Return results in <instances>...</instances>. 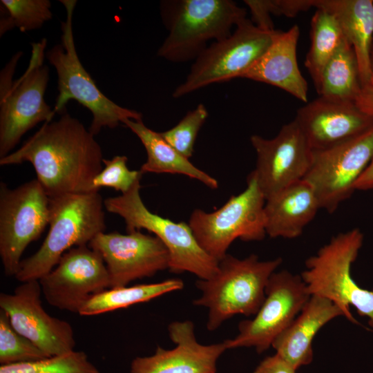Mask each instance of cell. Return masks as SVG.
<instances>
[{
	"label": "cell",
	"mask_w": 373,
	"mask_h": 373,
	"mask_svg": "<svg viewBox=\"0 0 373 373\" xmlns=\"http://www.w3.org/2000/svg\"><path fill=\"white\" fill-rule=\"evenodd\" d=\"M300 275L287 270L274 272L265 290V298L251 320L241 321L238 334L224 341L227 349L254 347L259 354L272 346L291 323L310 298Z\"/></svg>",
	"instance_id": "12"
},
{
	"label": "cell",
	"mask_w": 373,
	"mask_h": 373,
	"mask_svg": "<svg viewBox=\"0 0 373 373\" xmlns=\"http://www.w3.org/2000/svg\"><path fill=\"white\" fill-rule=\"evenodd\" d=\"M88 246L103 258L110 288L126 287L135 280L152 277L169 267L165 245L156 236L141 231L127 234L100 233Z\"/></svg>",
	"instance_id": "16"
},
{
	"label": "cell",
	"mask_w": 373,
	"mask_h": 373,
	"mask_svg": "<svg viewBox=\"0 0 373 373\" xmlns=\"http://www.w3.org/2000/svg\"><path fill=\"white\" fill-rule=\"evenodd\" d=\"M140 187V180L125 193L105 199V209L124 220L127 233L146 229L158 238L168 249L171 272L187 271L198 279L212 277L218 262L202 249L189 224L175 222L150 211L142 200Z\"/></svg>",
	"instance_id": "8"
},
{
	"label": "cell",
	"mask_w": 373,
	"mask_h": 373,
	"mask_svg": "<svg viewBox=\"0 0 373 373\" xmlns=\"http://www.w3.org/2000/svg\"><path fill=\"white\" fill-rule=\"evenodd\" d=\"M128 158L125 155H116L110 160L103 159L104 168L93 178L91 189L98 191L102 187H108L125 193L135 182L140 181L143 173L130 170L127 166Z\"/></svg>",
	"instance_id": "32"
},
{
	"label": "cell",
	"mask_w": 373,
	"mask_h": 373,
	"mask_svg": "<svg viewBox=\"0 0 373 373\" xmlns=\"http://www.w3.org/2000/svg\"><path fill=\"white\" fill-rule=\"evenodd\" d=\"M363 242V234L357 228L332 237L307 258L300 276L310 296L328 299L347 320L358 324L350 309L353 306L360 316L367 318L373 329V290L361 287L351 274Z\"/></svg>",
	"instance_id": "6"
},
{
	"label": "cell",
	"mask_w": 373,
	"mask_h": 373,
	"mask_svg": "<svg viewBox=\"0 0 373 373\" xmlns=\"http://www.w3.org/2000/svg\"><path fill=\"white\" fill-rule=\"evenodd\" d=\"M140 140L147 155L146 161L140 171L143 173H171L186 175L215 189L218 187L216 179L196 167L171 146L162 136L147 127L142 119H126L123 122Z\"/></svg>",
	"instance_id": "24"
},
{
	"label": "cell",
	"mask_w": 373,
	"mask_h": 373,
	"mask_svg": "<svg viewBox=\"0 0 373 373\" xmlns=\"http://www.w3.org/2000/svg\"><path fill=\"white\" fill-rule=\"evenodd\" d=\"M47 41L32 43L31 55L25 73L13 77L22 52H17L0 74V158L10 153L22 136L40 122H50L53 108L44 94L49 69L44 64Z\"/></svg>",
	"instance_id": "5"
},
{
	"label": "cell",
	"mask_w": 373,
	"mask_h": 373,
	"mask_svg": "<svg viewBox=\"0 0 373 373\" xmlns=\"http://www.w3.org/2000/svg\"><path fill=\"white\" fill-rule=\"evenodd\" d=\"M294 120L313 151L332 148L373 128V116L355 102L323 96L299 108Z\"/></svg>",
	"instance_id": "18"
},
{
	"label": "cell",
	"mask_w": 373,
	"mask_h": 373,
	"mask_svg": "<svg viewBox=\"0 0 373 373\" xmlns=\"http://www.w3.org/2000/svg\"><path fill=\"white\" fill-rule=\"evenodd\" d=\"M0 35L18 28L21 32L40 28L51 19L48 0H1Z\"/></svg>",
	"instance_id": "28"
},
{
	"label": "cell",
	"mask_w": 373,
	"mask_h": 373,
	"mask_svg": "<svg viewBox=\"0 0 373 373\" xmlns=\"http://www.w3.org/2000/svg\"><path fill=\"white\" fill-rule=\"evenodd\" d=\"M48 357L12 326L7 314L0 309L1 365L27 363Z\"/></svg>",
	"instance_id": "30"
},
{
	"label": "cell",
	"mask_w": 373,
	"mask_h": 373,
	"mask_svg": "<svg viewBox=\"0 0 373 373\" xmlns=\"http://www.w3.org/2000/svg\"><path fill=\"white\" fill-rule=\"evenodd\" d=\"M279 32L262 30L246 18L229 36L213 42L194 60L185 80L173 92V97L241 78L267 51Z\"/></svg>",
	"instance_id": "10"
},
{
	"label": "cell",
	"mask_w": 373,
	"mask_h": 373,
	"mask_svg": "<svg viewBox=\"0 0 373 373\" xmlns=\"http://www.w3.org/2000/svg\"><path fill=\"white\" fill-rule=\"evenodd\" d=\"M209 115L203 104L189 111L173 128L161 132L164 139L187 159L192 157L194 144L201 127Z\"/></svg>",
	"instance_id": "31"
},
{
	"label": "cell",
	"mask_w": 373,
	"mask_h": 373,
	"mask_svg": "<svg viewBox=\"0 0 373 373\" xmlns=\"http://www.w3.org/2000/svg\"><path fill=\"white\" fill-rule=\"evenodd\" d=\"M50 220V198L37 180L15 189L0 184V256L4 273L17 274L28 245Z\"/></svg>",
	"instance_id": "11"
},
{
	"label": "cell",
	"mask_w": 373,
	"mask_h": 373,
	"mask_svg": "<svg viewBox=\"0 0 373 373\" xmlns=\"http://www.w3.org/2000/svg\"><path fill=\"white\" fill-rule=\"evenodd\" d=\"M355 102L363 111L373 116V76L370 81L362 87Z\"/></svg>",
	"instance_id": "36"
},
{
	"label": "cell",
	"mask_w": 373,
	"mask_h": 373,
	"mask_svg": "<svg viewBox=\"0 0 373 373\" xmlns=\"http://www.w3.org/2000/svg\"><path fill=\"white\" fill-rule=\"evenodd\" d=\"M373 189V159L355 184V190Z\"/></svg>",
	"instance_id": "37"
},
{
	"label": "cell",
	"mask_w": 373,
	"mask_h": 373,
	"mask_svg": "<svg viewBox=\"0 0 373 373\" xmlns=\"http://www.w3.org/2000/svg\"><path fill=\"white\" fill-rule=\"evenodd\" d=\"M373 159V128L332 148L313 151L304 180L314 189L321 209L334 212L355 190Z\"/></svg>",
	"instance_id": "13"
},
{
	"label": "cell",
	"mask_w": 373,
	"mask_h": 373,
	"mask_svg": "<svg viewBox=\"0 0 373 373\" xmlns=\"http://www.w3.org/2000/svg\"><path fill=\"white\" fill-rule=\"evenodd\" d=\"M94 136L66 111L58 120L44 123L19 149L0 158V165L30 162L49 198L91 192L104 159Z\"/></svg>",
	"instance_id": "1"
},
{
	"label": "cell",
	"mask_w": 373,
	"mask_h": 373,
	"mask_svg": "<svg viewBox=\"0 0 373 373\" xmlns=\"http://www.w3.org/2000/svg\"><path fill=\"white\" fill-rule=\"evenodd\" d=\"M247 187L231 196L218 209L206 212L193 211L189 220L193 233L202 249L218 262L236 240L260 241L267 235L265 198L251 173Z\"/></svg>",
	"instance_id": "9"
},
{
	"label": "cell",
	"mask_w": 373,
	"mask_h": 373,
	"mask_svg": "<svg viewBox=\"0 0 373 373\" xmlns=\"http://www.w3.org/2000/svg\"><path fill=\"white\" fill-rule=\"evenodd\" d=\"M66 10L61 23V43L46 52L49 63L57 72L58 95L53 108L55 113L63 114L69 100L75 99L87 108L93 115L88 128L95 135L102 128H114L126 119H142L137 111L119 106L98 88L84 68L77 55L73 31V16L75 0H60Z\"/></svg>",
	"instance_id": "7"
},
{
	"label": "cell",
	"mask_w": 373,
	"mask_h": 373,
	"mask_svg": "<svg viewBox=\"0 0 373 373\" xmlns=\"http://www.w3.org/2000/svg\"><path fill=\"white\" fill-rule=\"evenodd\" d=\"M299 27L278 33L263 55L242 76L278 87L296 99L308 102V85L297 61Z\"/></svg>",
	"instance_id": "20"
},
{
	"label": "cell",
	"mask_w": 373,
	"mask_h": 373,
	"mask_svg": "<svg viewBox=\"0 0 373 373\" xmlns=\"http://www.w3.org/2000/svg\"><path fill=\"white\" fill-rule=\"evenodd\" d=\"M169 336L175 344L170 350L157 346L151 356L135 357L129 373H216L217 362L227 349L224 341L200 343L191 321H174L168 326Z\"/></svg>",
	"instance_id": "19"
},
{
	"label": "cell",
	"mask_w": 373,
	"mask_h": 373,
	"mask_svg": "<svg viewBox=\"0 0 373 373\" xmlns=\"http://www.w3.org/2000/svg\"><path fill=\"white\" fill-rule=\"evenodd\" d=\"M104 204L98 191L50 198L49 231L40 248L22 260L15 275L24 283L39 280L70 249L89 242L106 229Z\"/></svg>",
	"instance_id": "3"
},
{
	"label": "cell",
	"mask_w": 373,
	"mask_h": 373,
	"mask_svg": "<svg viewBox=\"0 0 373 373\" xmlns=\"http://www.w3.org/2000/svg\"><path fill=\"white\" fill-rule=\"evenodd\" d=\"M160 15L168 35L159 57L171 62L195 60L209 41L222 40L245 19L247 11L231 0H167Z\"/></svg>",
	"instance_id": "2"
},
{
	"label": "cell",
	"mask_w": 373,
	"mask_h": 373,
	"mask_svg": "<svg viewBox=\"0 0 373 373\" xmlns=\"http://www.w3.org/2000/svg\"><path fill=\"white\" fill-rule=\"evenodd\" d=\"M314 7L334 16L354 49L362 87L372 77L370 52L373 40V0H314Z\"/></svg>",
	"instance_id": "23"
},
{
	"label": "cell",
	"mask_w": 373,
	"mask_h": 373,
	"mask_svg": "<svg viewBox=\"0 0 373 373\" xmlns=\"http://www.w3.org/2000/svg\"><path fill=\"white\" fill-rule=\"evenodd\" d=\"M296 370L275 354L265 358L253 373H295Z\"/></svg>",
	"instance_id": "35"
},
{
	"label": "cell",
	"mask_w": 373,
	"mask_h": 373,
	"mask_svg": "<svg viewBox=\"0 0 373 373\" xmlns=\"http://www.w3.org/2000/svg\"><path fill=\"white\" fill-rule=\"evenodd\" d=\"M0 373H101L83 351L48 356L38 361L0 366Z\"/></svg>",
	"instance_id": "29"
},
{
	"label": "cell",
	"mask_w": 373,
	"mask_h": 373,
	"mask_svg": "<svg viewBox=\"0 0 373 373\" xmlns=\"http://www.w3.org/2000/svg\"><path fill=\"white\" fill-rule=\"evenodd\" d=\"M319 96L355 102L362 84L355 52L345 40L324 67L316 88Z\"/></svg>",
	"instance_id": "25"
},
{
	"label": "cell",
	"mask_w": 373,
	"mask_h": 373,
	"mask_svg": "<svg viewBox=\"0 0 373 373\" xmlns=\"http://www.w3.org/2000/svg\"><path fill=\"white\" fill-rule=\"evenodd\" d=\"M183 287L184 283L181 279L171 278L154 283L110 288L93 296L78 314L81 316L98 315L147 302Z\"/></svg>",
	"instance_id": "26"
},
{
	"label": "cell",
	"mask_w": 373,
	"mask_h": 373,
	"mask_svg": "<svg viewBox=\"0 0 373 373\" xmlns=\"http://www.w3.org/2000/svg\"><path fill=\"white\" fill-rule=\"evenodd\" d=\"M321 209L311 184L300 180L266 199L265 229L269 237L295 238Z\"/></svg>",
	"instance_id": "22"
},
{
	"label": "cell",
	"mask_w": 373,
	"mask_h": 373,
	"mask_svg": "<svg viewBox=\"0 0 373 373\" xmlns=\"http://www.w3.org/2000/svg\"><path fill=\"white\" fill-rule=\"evenodd\" d=\"M39 282L49 305L73 313H79L93 296L110 288L105 262L88 245L68 250Z\"/></svg>",
	"instance_id": "14"
},
{
	"label": "cell",
	"mask_w": 373,
	"mask_h": 373,
	"mask_svg": "<svg viewBox=\"0 0 373 373\" xmlns=\"http://www.w3.org/2000/svg\"><path fill=\"white\" fill-rule=\"evenodd\" d=\"M39 280L22 283L13 294L1 293L0 309L8 316L12 327L48 356L75 350L71 325L51 316L44 309Z\"/></svg>",
	"instance_id": "17"
},
{
	"label": "cell",
	"mask_w": 373,
	"mask_h": 373,
	"mask_svg": "<svg viewBox=\"0 0 373 373\" xmlns=\"http://www.w3.org/2000/svg\"><path fill=\"white\" fill-rule=\"evenodd\" d=\"M310 25L311 44L305 66L316 88L324 67L345 37L334 16L325 10L316 9Z\"/></svg>",
	"instance_id": "27"
},
{
	"label": "cell",
	"mask_w": 373,
	"mask_h": 373,
	"mask_svg": "<svg viewBox=\"0 0 373 373\" xmlns=\"http://www.w3.org/2000/svg\"><path fill=\"white\" fill-rule=\"evenodd\" d=\"M244 2L251 12V21L256 26L268 31L275 30L271 20L269 0H245Z\"/></svg>",
	"instance_id": "33"
},
{
	"label": "cell",
	"mask_w": 373,
	"mask_h": 373,
	"mask_svg": "<svg viewBox=\"0 0 373 373\" xmlns=\"http://www.w3.org/2000/svg\"><path fill=\"white\" fill-rule=\"evenodd\" d=\"M271 14L294 17L314 7V0H269Z\"/></svg>",
	"instance_id": "34"
},
{
	"label": "cell",
	"mask_w": 373,
	"mask_h": 373,
	"mask_svg": "<svg viewBox=\"0 0 373 373\" xmlns=\"http://www.w3.org/2000/svg\"><path fill=\"white\" fill-rule=\"evenodd\" d=\"M250 142L256 153L251 174L265 200L305 178L313 151L294 119L284 124L274 138L253 135Z\"/></svg>",
	"instance_id": "15"
},
{
	"label": "cell",
	"mask_w": 373,
	"mask_h": 373,
	"mask_svg": "<svg viewBox=\"0 0 373 373\" xmlns=\"http://www.w3.org/2000/svg\"><path fill=\"white\" fill-rule=\"evenodd\" d=\"M370 64L371 72L373 75V40H372L370 52Z\"/></svg>",
	"instance_id": "38"
},
{
	"label": "cell",
	"mask_w": 373,
	"mask_h": 373,
	"mask_svg": "<svg viewBox=\"0 0 373 373\" xmlns=\"http://www.w3.org/2000/svg\"><path fill=\"white\" fill-rule=\"evenodd\" d=\"M281 263V258L262 261L255 254L240 259L227 254L212 277L198 279L195 285L201 295L193 304L208 309L207 329H217L237 314L254 316L265 300L271 276Z\"/></svg>",
	"instance_id": "4"
},
{
	"label": "cell",
	"mask_w": 373,
	"mask_h": 373,
	"mask_svg": "<svg viewBox=\"0 0 373 373\" xmlns=\"http://www.w3.org/2000/svg\"><path fill=\"white\" fill-rule=\"evenodd\" d=\"M341 309L327 298L311 296L298 315L274 341L276 354L296 370L313 360L312 342L318 332L336 317Z\"/></svg>",
	"instance_id": "21"
}]
</instances>
